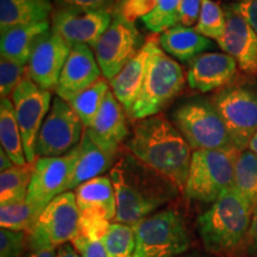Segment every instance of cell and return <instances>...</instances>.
<instances>
[{
    "label": "cell",
    "mask_w": 257,
    "mask_h": 257,
    "mask_svg": "<svg viewBox=\"0 0 257 257\" xmlns=\"http://www.w3.org/2000/svg\"><path fill=\"white\" fill-rule=\"evenodd\" d=\"M72 245L80 257H108L101 240H94L79 234L72 242Z\"/></svg>",
    "instance_id": "74e56055"
},
{
    "label": "cell",
    "mask_w": 257,
    "mask_h": 257,
    "mask_svg": "<svg viewBox=\"0 0 257 257\" xmlns=\"http://www.w3.org/2000/svg\"><path fill=\"white\" fill-rule=\"evenodd\" d=\"M72 47L51 29L38 38L28 63V76L46 91H56Z\"/></svg>",
    "instance_id": "9a60e30c"
},
{
    "label": "cell",
    "mask_w": 257,
    "mask_h": 257,
    "mask_svg": "<svg viewBox=\"0 0 257 257\" xmlns=\"http://www.w3.org/2000/svg\"><path fill=\"white\" fill-rule=\"evenodd\" d=\"M202 0H181L179 10V24L192 28L197 25L200 16Z\"/></svg>",
    "instance_id": "f35d334b"
},
{
    "label": "cell",
    "mask_w": 257,
    "mask_h": 257,
    "mask_svg": "<svg viewBox=\"0 0 257 257\" xmlns=\"http://www.w3.org/2000/svg\"><path fill=\"white\" fill-rule=\"evenodd\" d=\"M185 72L176 60L150 38L146 76L136 101L127 112L130 119L140 120L161 113L185 86Z\"/></svg>",
    "instance_id": "277c9868"
},
{
    "label": "cell",
    "mask_w": 257,
    "mask_h": 257,
    "mask_svg": "<svg viewBox=\"0 0 257 257\" xmlns=\"http://www.w3.org/2000/svg\"><path fill=\"white\" fill-rule=\"evenodd\" d=\"M113 12V11H112ZM144 46L134 22L113 12L110 27L93 48L101 74L111 81Z\"/></svg>",
    "instance_id": "30bf717a"
},
{
    "label": "cell",
    "mask_w": 257,
    "mask_h": 257,
    "mask_svg": "<svg viewBox=\"0 0 257 257\" xmlns=\"http://www.w3.org/2000/svg\"><path fill=\"white\" fill-rule=\"evenodd\" d=\"M85 126L68 101L54 96L36 142L38 157L66 155L81 141Z\"/></svg>",
    "instance_id": "8fae6325"
},
{
    "label": "cell",
    "mask_w": 257,
    "mask_h": 257,
    "mask_svg": "<svg viewBox=\"0 0 257 257\" xmlns=\"http://www.w3.org/2000/svg\"><path fill=\"white\" fill-rule=\"evenodd\" d=\"M0 143L16 166L28 165L23 137L11 98L2 99L0 102Z\"/></svg>",
    "instance_id": "484cf974"
},
{
    "label": "cell",
    "mask_w": 257,
    "mask_h": 257,
    "mask_svg": "<svg viewBox=\"0 0 257 257\" xmlns=\"http://www.w3.org/2000/svg\"><path fill=\"white\" fill-rule=\"evenodd\" d=\"M49 29L50 22L47 21L42 23L19 25L2 31L0 36L2 57L28 66L37 40Z\"/></svg>",
    "instance_id": "603a6c76"
},
{
    "label": "cell",
    "mask_w": 257,
    "mask_h": 257,
    "mask_svg": "<svg viewBox=\"0 0 257 257\" xmlns=\"http://www.w3.org/2000/svg\"><path fill=\"white\" fill-rule=\"evenodd\" d=\"M50 0H0V32L19 25L49 21Z\"/></svg>",
    "instance_id": "d4e9b609"
},
{
    "label": "cell",
    "mask_w": 257,
    "mask_h": 257,
    "mask_svg": "<svg viewBox=\"0 0 257 257\" xmlns=\"http://www.w3.org/2000/svg\"><path fill=\"white\" fill-rule=\"evenodd\" d=\"M156 5L157 0H121L115 2L112 11L119 14L126 21L135 23L137 18L142 19L147 15L152 14Z\"/></svg>",
    "instance_id": "e575fe53"
},
{
    "label": "cell",
    "mask_w": 257,
    "mask_h": 257,
    "mask_svg": "<svg viewBox=\"0 0 257 257\" xmlns=\"http://www.w3.org/2000/svg\"><path fill=\"white\" fill-rule=\"evenodd\" d=\"M249 237H250V249L253 256L257 257V205L253 208L251 225L249 229Z\"/></svg>",
    "instance_id": "7bdbcfd3"
},
{
    "label": "cell",
    "mask_w": 257,
    "mask_h": 257,
    "mask_svg": "<svg viewBox=\"0 0 257 257\" xmlns=\"http://www.w3.org/2000/svg\"><path fill=\"white\" fill-rule=\"evenodd\" d=\"M173 124L193 152L237 149L211 99L193 98L180 104L173 112Z\"/></svg>",
    "instance_id": "5b68a950"
},
{
    "label": "cell",
    "mask_w": 257,
    "mask_h": 257,
    "mask_svg": "<svg viewBox=\"0 0 257 257\" xmlns=\"http://www.w3.org/2000/svg\"><path fill=\"white\" fill-rule=\"evenodd\" d=\"M159 44L173 59L188 63L194 57L214 48L212 40L202 36L197 29L180 24L162 32Z\"/></svg>",
    "instance_id": "44dd1931"
},
{
    "label": "cell",
    "mask_w": 257,
    "mask_h": 257,
    "mask_svg": "<svg viewBox=\"0 0 257 257\" xmlns=\"http://www.w3.org/2000/svg\"><path fill=\"white\" fill-rule=\"evenodd\" d=\"M25 233L0 230V257H23Z\"/></svg>",
    "instance_id": "d590c367"
},
{
    "label": "cell",
    "mask_w": 257,
    "mask_h": 257,
    "mask_svg": "<svg viewBox=\"0 0 257 257\" xmlns=\"http://www.w3.org/2000/svg\"><path fill=\"white\" fill-rule=\"evenodd\" d=\"M133 226L135 257H178L191 244L184 217L174 210L155 212Z\"/></svg>",
    "instance_id": "52a82bcc"
},
{
    "label": "cell",
    "mask_w": 257,
    "mask_h": 257,
    "mask_svg": "<svg viewBox=\"0 0 257 257\" xmlns=\"http://www.w3.org/2000/svg\"><path fill=\"white\" fill-rule=\"evenodd\" d=\"M59 8L85 10H111L115 0H54Z\"/></svg>",
    "instance_id": "ab89813d"
},
{
    "label": "cell",
    "mask_w": 257,
    "mask_h": 257,
    "mask_svg": "<svg viewBox=\"0 0 257 257\" xmlns=\"http://www.w3.org/2000/svg\"><path fill=\"white\" fill-rule=\"evenodd\" d=\"M223 2H233V3H237V2H239V0H223Z\"/></svg>",
    "instance_id": "7dc6e473"
},
{
    "label": "cell",
    "mask_w": 257,
    "mask_h": 257,
    "mask_svg": "<svg viewBox=\"0 0 257 257\" xmlns=\"http://www.w3.org/2000/svg\"><path fill=\"white\" fill-rule=\"evenodd\" d=\"M35 163L15 166L0 173V205L27 200Z\"/></svg>",
    "instance_id": "4316f807"
},
{
    "label": "cell",
    "mask_w": 257,
    "mask_h": 257,
    "mask_svg": "<svg viewBox=\"0 0 257 257\" xmlns=\"http://www.w3.org/2000/svg\"><path fill=\"white\" fill-rule=\"evenodd\" d=\"M57 257H79V253L70 244H63L57 250Z\"/></svg>",
    "instance_id": "f6af8a7d"
},
{
    "label": "cell",
    "mask_w": 257,
    "mask_h": 257,
    "mask_svg": "<svg viewBox=\"0 0 257 257\" xmlns=\"http://www.w3.org/2000/svg\"><path fill=\"white\" fill-rule=\"evenodd\" d=\"M239 150H195L184 186L186 198L201 202L218 200L234 186V161Z\"/></svg>",
    "instance_id": "8992f818"
},
{
    "label": "cell",
    "mask_w": 257,
    "mask_h": 257,
    "mask_svg": "<svg viewBox=\"0 0 257 257\" xmlns=\"http://www.w3.org/2000/svg\"><path fill=\"white\" fill-rule=\"evenodd\" d=\"M80 214H96L105 219H115L117 199L111 178L98 176L74 189Z\"/></svg>",
    "instance_id": "ffe728a7"
},
{
    "label": "cell",
    "mask_w": 257,
    "mask_h": 257,
    "mask_svg": "<svg viewBox=\"0 0 257 257\" xmlns=\"http://www.w3.org/2000/svg\"><path fill=\"white\" fill-rule=\"evenodd\" d=\"M149 54L150 38L144 43L142 49L138 51L134 59L120 70V73L110 81L112 93L123 106L126 113L136 101L142 88Z\"/></svg>",
    "instance_id": "7402d4cb"
},
{
    "label": "cell",
    "mask_w": 257,
    "mask_h": 257,
    "mask_svg": "<svg viewBox=\"0 0 257 257\" xmlns=\"http://www.w3.org/2000/svg\"><path fill=\"white\" fill-rule=\"evenodd\" d=\"M80 155V143L66 155L38 157L27 195V202L40 217L51 200L69 191Z\"/></svg>",
    "instance_id": "9c48e42d"
},
{
    "label": "cell",
    "mask_w": 257,
    "mask_h": 257,
    "mask_svg": "<svg viewBox=\"0 0 257 257\" xmlns=\"http://www.w3.org/2000/svg\"><path fill=\"white\" fill-rule=\"evenodd\" d=\"M226 28V16L221 6L212 0H202L200 16L195 25L198 32L210 40L218 41Z\"/></svg>",
    "instance_id": "1f68e13d"
},
{
    "label": "cell",
    "mask_w": 257,
    "mask_h": 257,
    "mask_svg": "<svg viewBox=\"0 0 257 257\" xmlns=\"http://www.w3.org/2000/svg\"><path fill=\"white\" fill-rule=\"evenodd\" d=\"M112 18V9L59 8L51 15L50 29L62 37L70 47L85 44L93 49L99 38L110 27Z\"/></svg>",
    "instance_id": "5bb4252c"
},
{
    "label": "cell",
    "mask_w": 257,
    "mask_h": 257,
    "mask_svg": "<svg viewBox=\"0 0 257 257\" xmlns=\"http://www.w3.org/2000/svg\"><path fill=\"white\" fill-rule=\"evenodd\" d=\"M101 75L92 48L85 44L74 46L61 72L55 92L57 96L69 101L101 79Z\"/></svg>",
    "instance_id": "ac0fdd59"
},
{
    "label": "cell",
    "mask_w": 257,
    "mask_h": 257,
    "mask_svg": "<svg viewBox=\"0 0 257 257\" xmlns=\"http://www.w3.org/2000/svg\"><path fill=\"white\" fill-rule=\"evenodd\" d=\"M101 242L108 257H135L136 237L133 225L111 223Z\"/></svg>",
    "instance_id": "f546056e"
},
{
    "label": "cell",
    "mask_w": 257,
    "mask_h": 257,
    "mask_svg": "<svg viewBox=\"0 0 257 257\" xmlns=\"http://www.w3.org/2000/svg\"><path fill=\"white\" fill-rule=\"evenodd\" d=\"M114 154H111L102 149L89 137V135L83 131L82 138L80 141V155L72 182L69 185V191L79 187L83 182L102 176L113 165L115 160Z\"/></svg>",
    "instance_id": "cb8c5ba5"
},
{
    "label": "cell",
    "mask_w": 257,
    "mask_h": 257,
    "mask_svg": "<svg viewBox=\"0 0 257 257\" xmlns=\"http://www.w3.org/2000/svg\"><path fill=\"white\" fill-rule=\"evenodd\" d=\"M110 220L96 214H80V233L94 240H102L110 229Z\"/></svg>",
    "instance_id": "8d00e7d4"
},
{
    "label": "cell",
    "mask_w": 257,
    "mask_h": 257,
    "mask_svg": "<svg viewBox=\"0 0 257 257\" xmlns=\"http://www.w3.org/2000/svg\"><path fill=\"white\" fill-rule=\"evenodd\" d=\"M110 178L117 199L118 223L136 224L178 194L179 188L175 185L131 154L120 157L112 167Z\"/></svg>",
    "instance_id": "7a4b0ae2"
},
{
    "label": "cell",
    "mask_w": 257,
    "mask_h": 257,
    "mask_svg": "<svg viewBox=\"0 0 257 257\" xmlns=\"http://www.w3.org/2000/svg\"><path fill=\"white\" fill-rule=\"evenodd\" d=\"M229 131L233 146L242 152L257 133V82H232L211 98Z\"/></svg>",
    "instance_id": "ba28073f"
},
{
    "label": "cell",
    "mask_w": 257,
    "mask_h": 257,
    "mask_svg": "<svg viewBox=\"0 0 257 257\" xmlns=\"http://www.w3.org/2000/svg\"><path fill=\"white\" fill-rule=\"evenodd\" d=\"M80 233V211L73 192H64L51 200L29 232V244L61 246Z\"/></svg>",
    "instance_id": "7c38bea8"
},
{
    "label": "cell",
    "mask_w": 257,
    "mask_h": 257,
    "mask_svg": "<svg viewBox=\"0 0 257 257\" xmlns=\"http://www.w3.org/2000/svg\"><path fill=\"white\" fill-rule=\"evenodd\" d=\"M30 251L27 257H57L56 246L44 244H29Z\"/></svg>",
    "instance_id": "b9f144b4"
},
{
    "label": "cell",
    "mask_w": 257,
    "mask_h": 257,
    "mask_svg": "<svg viewBox=\"0 0 257 257\" xmlns=\"http://www.w3.org/2000/svg\"><path fill=\"white\" fill-rule=\"evenodd\" d=\"M28 76V66L2 57L0 59V95L2 99L11 98L12 93Z\"/></svg>",
    "instance_id": "836d02e7"
},
{
    "label": "cell",
    "mask_w": 257,
    "mask_h": 257,
    "mask_svg": "<svg viewBox=\"0 0 257 257\" xmlns=\"http://www.w3.org/2000/svg\"><path fill=\"white\" fill-rule=\"evenodd\" d=\"M238 64L226 53L206 51L188 63L187 83L192 89L206 93L232 83Z\"/></svg>",
    "instance_id": "e0dca14e"
},
{
    "label": "cell",
    "mask_w": 257,
    "mask_h": 257,
    "mask_svg": "<svg viewBox=\"0 0 257 257\" xmlns=\"http://www.w3.org/2000/svg\"><path fill=\"white\" fill-rule=\"evenodd\" d=\"M226 28L217 44L224 53L236 60L240 72L257 75V34L240 16L232 4L224 5Z\"/></svg>",
    "instance_id": "2e32d148"
},
{
    "label": "cell",
    "mask_w": 257,
    "mask_h": 257,
    "mask_svg": "<svg viewBox=\"0 0 257 257\" xmlns=\"http://www.w3.org/2000/svg\"><path fill=\"white\" fill-rule=\"evenodd\" d=\"M16 165L14 163V161L10 159V156L6 154L4 149H0V170L2 172H5V170L14 168Z\"/></svg>",
    "instance_id": "ee69618b"
},
{
    "label": "cell",
    "mask_w": 257,
    "mask_h": 257,
    "mask_svg": "<svg viewBox=\"0 0 257 257\" xmlns=\"http://www.w3.org/2000/svg\"><path fill=\"white\" fill-rule=\"evenodd\" d=\"M252 213V205L234 187L221 195L198 218L205 248L213 253L233 251L249 233Z\"/></svg>",
    "instance_id": "3957f363"
},
{
    "label": "cell",
    "mask_w": 257,
    "mask_h": 257,
    "mask_svg": "<svg viewBox=\"0 0 257 257\" xmlns=\"http://www.w3.org/2000/svg\"><path fill=\"white\" fill-rule=\"evenodd\" d=\"M16 117L23 137L24 152L28 163H35L37 160L36 142L42 124L50 110L51 92L36 85L27 76L12 93Z\"/></svg>",
    "instance_id": "4fadbf2b"
},
{
    "label": "cell",
    "mask_w": 257,
    "mask_h": 257,
    "mask_svg": "<svg viewBox=\"0 0 257 257\" xmlns=\"http://www.w3.org/2000/svg\"><path fill=\"white\" fill-rule=\"evenodd\" d=\"M248 149L251 150V152L257 156V133L253 135V137L251 138V141H250Z\"/></svg>",
    "instance_id": "bcb514c9"
},
{
    "label": "cell",
    "mask_w": 257,
    "mask_h": 257,
    "mask_svg": "<svg viewBox=\"0 0 257 257\" xmlns=\"http://www.w3.org/2000/svg\"><path fill=\"white\" fill-rule=\"evenodd\" d=\"M37 219V213L27 200L0 205L2 229L18 231V232H30Z\"/></svg>",
    "instance_id": "4dcf8cb0"
},
{
    "label": "cell",
    "mask_w": 257,
    "mask_h": 257,
    "mask_svg": "<svg viewBox=\"0 0 257 257\" xmlns=\"http://www.w3.org/2000/svg\"><path fill=\"white\" fill-rule=\"evenodd\" d=\"M108 91H110V85H108L107 80L101 78L95 83H93L91 87L85 89L68 101L75 113L81 119L85 128L91 126L93 120L95 119Z\"/></svg>",
    "instance_id": "83f0119b"
},
{
    "label": "cell",
    "mask_w": 257,
    "mask_h": 257,
    "mask_svg": "<svg viewBox=\"0 0 257 257\" xmlns=\"http://www.w3.org/2000/svg\"><path fill=\"white\" fill-rule=\"evenodd\" d=\"M181 0H157L156 8L152 14L142 18L148 30L154 34H162L179 24V10Z\"/></svg>",
    "instance_id": "d6a6232c"
},
{
    "label": "cell",
    "mask_w": 257,
    "mask_h": 257,
    "mask_svg": "<svg viewBox=\"0 0 257 257\" xmlns=\"http://www.w3.org/2000/svg\"><path fill=\"white\" fill-rule=\"evenodd\" d=\"M117 2H121V0H117Z\"/></svg>",
    "instance_id": "c3c4849f"
},
{
    "label": "cell",
    "mask_w": 257,
    "mask_h": 257,
    "mask_svg": "<svg viewBox=\"0 0 257 257\" xmlns=\"http://www.w3.org/2000/svg\"><path fill=\"white\" fill-rule=\"evenodd\" d=\"M233 187L248 199L255 208L257 205V156L251 150H242L236 157Z\"/></svg>",
    "instance_id": "f1b7e54d"
},
{
    "label": "cell",
    "mask_w": 257,
    "mask_h": 257,
    "mask_svg": "<svg viewBox=\"0 0 257 257\" xmlns=\"http://www.w3.org/2000/svg\"><path fill=\"white\" fill-rule=\"evenodd\" d=\"M126 149L143 165L184 189L193 152L173 121L162 113L136 120Z\"/></svg>",
    "instance_id": "6da1fadb"
},
{
    "label": "cell",
    "mask_w": 257,
    "mask_h": 257,
    "mask_svg": "<svg viewBox=\"0 0 257 257\" xmlns=\"http://www.w3.org/2000/svg\"><path fill=\"white\" fill-rule=\"evenodd\" d=\"M232 6L257 34V0H239Z\"/></svg>",
    "instance_id": "60d3db41"
},
{
    "label": "cell",
    "mask_w": 257,
    "mask_h": 257,
    "mask_svg": "<svg viewBox=\"0 0 257 257\" xmlns=\"http://www.w3.org/2000/svg\"><path fill=\"white\" fill-rule=\"evenodd\" d=\"M85 130L99 147L117 155L120 144L128 137V127L126 111L112 91L107 92L95 119Z\"/></svg>",
    "instance_id": "d6986e66"
}]
</instances>
